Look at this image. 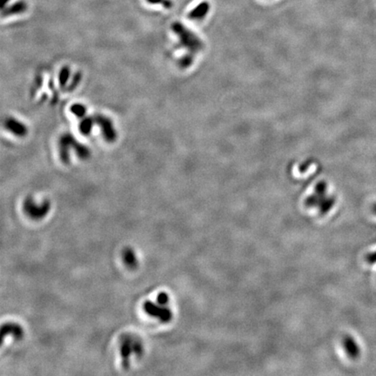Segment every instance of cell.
Here are the masks:
<instances>
[{
  "label": "cell",
  "mask_w": 376,
  "mask_h": 376,
  "mask_svg": "<svg viewBox=\"0 0 376 376\" xmlns=\"http://www.w3.org/2000/svg\"><path fill=\"white\" fill-rule=\"evenodd\" d=\"M335 202V197L328 194V186L322 181L316 185L315 192L305 200V205L308 208H318L320 214L324 215L330 211Z\"/></svg>",
  "instance_id": "6da1fadb"
},
{
  "label": "cell",
  "mask_w": 376,
  "mask_h": 376,
  "mask_svg": "<svg viewBox=\"0 0 376 376\" xmlns=\"http://www.w3.org/2000/svg\"><path fill=\"white\" fill-rule=\"evenodd\" d=\"M172 31L179 38L181 46L191 53H197L203 48V43L200 38L183 24L174 22L172 25Z\"/></svg>",
  "instance_id": "7a4b0ae2"
},
{
  "label": "cell",
  "mask_w": 376,
  "mask_h": 376,
  "mask_svg": "<svg viewBox=\"0 0 376 376\" xmlns=\"http://www.w3.org/2000/svg\"><path fill=\"white\" fill-rule=\"evenodd\" d=\"M142 342L133 335H125L120 341V354L122 357V364L125 369H128L132 355L139 357L142 355Z\"/></svg>",
  "instance_id": "3957f363"
},
{
  "label": "cell",
  "mask_w": 376,
  "mask_h": 376,
  "mask_svg": "<svg viewBox=\"0 0 376 376\" xmlns=\"http://www.w3.org/2000/svg\"><path fill=\"white\" fill-rule=\"evenodd\" d=\"M24 211L27 216L32 219H41L49 214L51 209L50 201L45 200L42 203L33 200L31 197L27 198L24 202Z\"/></svg>",
  "instance_id": "277c9868"
},
{
  "label": "cell",
  "mask_w": 376,
  "mask_h": 376,
  "mask_svg": "<svg viewBox=\"0 0 376 376\" xmlns=\"http://www.w3.org/2000/svg\"><path fill=\"white\" fill-rule=\"evenodd\" d=\"M144 311L146 314L161 321V322L167 323L173 319V312L170 309L168 305L160 303L156 300V302H153L147 300L143 306Z\"/></svg>",
  "instance_id": "5b68a950"
},
{
  "label": "cell",
  "mask_w": 376,
  "mask_h": 376,
  "mask_svg": "<svg viewBox=\"0 0 376 376\" xmlns=\"http://www.w3.org/2000/svg\"><path fill=\"white\" fill-rule=\"evenodd\" d=\"M94 119L95 123L100 128L101 134L105 140L108 143L115 142L118 138V134L112 120L107 116L103 114H97L94 116Z\"/></svg>",
  "instance_id": "8992f818"
},
{
  "label": "cell",
  "mask_w": 376,
  "mask_h": 376,
  "mask_svg": "<svg viewBox=\"0 0 376 376\" xmlns=\"http://www.w3.org/2000/svg\"><path fill=\"white\" fill-rule=\"evenodd\" d=\"M75 138L71 134H64L59 138V157L64 164H69L71 151L73 150Z\"/></svg>",
  "instance_id": "52a82bcc"
},
{
  "label": "cell",
  "mask_w": 376,
  "mask_h": 376,
  "mask_svg": "<svg viewBox=\"0 0 376 376\" xmlns=\"http://www.w3.org/2000/svg\"><path fill=\"white\" fill-rule=\"evenodd\" d=\"M5 129L17 137H25L28 134L27 126L19 119L9 117L4 121Z\"/></svg>",
  "instance_id": "ba28073f"
},
{
  "label": "cell",
  "mask_w": 376,
  "mask_h": 376,
  "mask_svg": "<svg viewBox=\"0 0 376 376\" xmlns=\"http://www.w3.org/2000/svg\"><path fill=\"white\" fill-rule=\"evenodd\" d=\"M342 344L344 347L346 353L349 358L354 360L360 356V353H361L360 347L353 337H351L350 335H346L342 340Z\"/></svg>",
  "instance_id": "9c48e42d"
},
{
  "label": "cell",
  "mask_w": 376,
  "mask_h": 376,
  "mask_svg": "<svg viewBox=\"0 0 376 376\" xmlns=\"http://www.w3.org/2000/svg\"><path fill=\"white\" fill-rule=\"evenodd\" d=\"M210 3L208 1H203L198 4L195 8H193L191 12L188 13V17L192 20L200 21L207 17L208 12L210 11Z\"/></svg>",
  "instance_id": "30bf717a"
},
{
  "label": "cell",
  "mask_w": 376,
  "mask_h": 376,
  "mask_svg": "<svg viewBox=\"0 0 376 376\" xmlns=\"http://www.w3.org/2000/svg\"><path fill=\"white\" fill-rule=\"evenodd\" d=\"M1 334L3 338L6 335H9V336H12L14 339H20L23 337L24 330L22 326L17 323H6L2 326Z\"/></svg>",
  "instance_id": "8fae6325"
},
{
  "label": "cell",
  "mask_w": 376,
  "mask_h": 376,
  "mask_svg": "<svg viewBox=\"0 0 376 376\" xmlns=\"http://www.w3.org/2000/svg\"><path fill=\"white\" fill-rule=\"evenodd\" d=\"M27 10V3L23 0H20L15 2L14 4L7 5L4 9H2V16L9 17V16L19 15L24 13Z\"/></svg>",
  "instance_id": "7c38bea8"
},
{
  "label": "cell",
  "mask_w": 376,
  "mask_h": 376,
  "mask_svg": "<svg viewBox=\"0 0 376 376\" xmlns=\"http://www.w3.org/2000/svg\"><path fill=\"white\" fill-rule=\"evenodd\" d=\"M122 259H123L124 263L129 269H134L138 266V258L136 256L134 251L130 247H127L124 250L122 253Z\"/></svg>",
  "instance_id": "4fadbf2b"
},
{
  "label": "cell",
  "mask_w": 376,
  "mask_h": 376,
  "mask_svg": "<svg viewBox=\"0 0 376 376\" xmlns=\"http://www.w3.org/2000/svg\"><path fill=\"white\" fill-rule=\"evenodd\" d=\"M95 119L94 117H89L85 116L83 119H81V123H80V131L81 134L84 136H88L92 133V128L95 125Z\"/></svg>",
  "instance_id": "5bb4252c"
},
{
  "label": "cell",
  "mask_w": 376,
  "mask_h": 376,
  "mask_svg": "<svg viewBox=\"0 0 376 376\" xmlns=\"http://www.w3.org/2000/svg\"><path fill=\"white\" fill-rule=\"evenodd\" d=\"M73 151L75 152V154L77 155L78 157L81 160H86L91 155V151L88 147L84 144L79 142L77 140H75L74 145H73Z\"/></svg>",
  "instance_id": "9a60e30c"
},
{
  "label": "cell",
  "mask_w": 376,
  "mask_h": 376,
  "mask_svg": "<svg viewBox=\"0 0 376 376\" xmlns=\"http://www.w3.org/2000/svg\"><path fill=\"white\" fill-rule=\"evenodd\" d=\"M70 111L73 113V115L76 116L77 118L83 119L84 117L86 116L87 108H86L84 105L81 104V103H76V104H73L70 107Z\"/></svg>",
  "instance_id": "2e32d148"
},
{
  "label": "cell",
  "mask_w": 376,
  "mask_h": 376,
  "mask_svg": "<svg viewBox=\"0 0 376 376\" xmlns=\"http://www.w3.org/2000/svg\"><path fill=\"white\" fill-rule=\"evenodd\" d=\"M70 76H71V71H70L69 67L64 66L60 71L59 75H58V81H59V84H60L62 88H64L65 85L68 84Z\"/></svg>",
  "instance_id": "e0dca14e"
},
{
  "label": "cell",
  "mask_w": 376,
  "mask_h": 376,
  "mask_svg": "<svg viewBox=\"0 0 376 376\" xmlns=\"http://www.w3.org/2000/svg\"><path fill=\"white\" fill-rule=\"evenodd\" d=\"M81 79H82V77H81V73H76V74L73 76V79H72V81H70L69 86H68V90L73 91V90H74V89L76 88L78 85H79V84L81 83Z\"/></svg>",
  "instance_id": "ac0fdd59"
},
{
  "label": "cell",
  "mask_w": 376,
  "mask_h": 376,
  "mask_svg": "<svg viewBox=\"0 0 376 376\" xmlns=\"http://www.w3.org/2000/svg\"><path fill=\"white\" fill-rule=\"evenodd\" d=\"M152 4H161L166 9H170L173 6V2L171 0H146Z\"/></svg>",
  "instance_id": "d6986e66"
},
{
  "label": "cell",
  "mask_w": 376,
  "mask_h": 376,
  "mask_svg": "<svg viewBox=\"0 0 376 376\" xmlns=\"http://www.w3.org/2000/svg\"><path fill=\"white\" fill-rule=\"evenodd\" d=\"M9 2H10V0H0V7H1V9H4L5 6H7Z\"/></svg>",
  "instance_id": "ffe728a7"
},
{
  "label": "cell",
  "mask_w": 376,
  "mask_h": 376,
  "mask_svg": "<svg viewBox=\"0 0 376 376\" xmlns=\"http://www.w3.org/2000/svg\"><path fill=\"white\" fill-rule=\"evenodd\" d=\"M373 211L375 212V214H376V204L373 207Z\"/></svg>",
  "instance_id": "44dd1931"
}]
</instances>
